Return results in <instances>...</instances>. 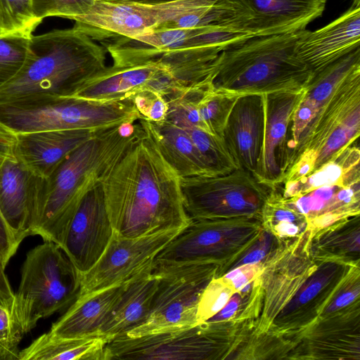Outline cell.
Returning <instances> with one entry per match:
<instances>
[{
  "label": "cell",
  "instance_id": "3957f363",
  "mask_svg": "<svg viewBox=\"0 0 360 360\" xmlns=\"http://www.w3.org/2000/svg\"><path fill=\"white\" fill-rule=\"evenodd\" d=\"M107 51L73 26L32 36L30 52L20 73L0 87V103L25 98L72 97L102 72Z\"/></svg>",
  "mask_w": 360,
  "mask_h": 360
},
{
  "label": "cell",
  "instance_id": "b9f144b4",
  "mask_svg": "<svg viewBox=\"0 0 360 360\" xmlns=\"http://www.w3.org/2000/svg\"><path fill=\"white\" fill-rule=\"evenodd\" d=\"M359 286L345 290L342 292L340 293L337 298L327 307L326 312L330 313L347 306L359 296Z\"/></svg>",
  "mask_w": 360,
  "mask_h": 360
},
{
  "label": "cell",
  "instance_id": "7a4b0ae2",
  "mask_svg": "<svg viewBox=\"0 0 360 360\" xmlns=\"http://www.w3.org/2000/svg\"><path fill=\"white\" fill-rule=\"evenodd\" d=\"M137 134L136 122L98 129L75 149L39 188L32 235L62 245L74 212L85 193L101 181L122 156Z\"/></svg>",
  "mask_w": 360,
  "mask_h": 360
},
{
  "label": "cell",
  "instance_id": "c3c4849f",
  "mask_svg": "<svg viewBox=\"0 0 360 360\" xmlns=\"http://www.w3.org/2000/svg\"><path fill=\"white\" fill-rule=\"evenodd\" d=\"M352 5L354 6H360V0H353Z\"/></svg>",
  "mask_w": 360,
  "mask_h": 360
},
{
  "label": "cell",
  "instance_id": "30bf717a",
  "mask_svg": "<svg viewBox=\"0 0 360 360\" xmlns=\"http://www.w3.org/2000/svg\"><path fill=\"white\" fill-rule=\"evenodd\" d=\"M327 0H217L216 25L248 38L306 29L321 16Z\"/></svg>",
  "mask_w": 360,
  "mask_h": 360
},
{
  "label": "cell",
  "instance_id": "d6986e66",
  "mask_svg": "<svg viewBox=\"0 0 360 360\" xmlns=\"http://www.w3.org/2000/svg\"><path fill=\"white\" fill-rule=\"evenodd\" d=\"M360 47V6L353 5L339 18L316 30L306 29L297 54L313 75Z\"/></svg>",
  "mask_w": 360,
  "mask_h": 360
},
{
  "label": "cell",
  "instance_id": "9a60e30c",
  "mask_svg": "<svg viewBox=\"0 0 360 360\" xmlns=\"http://www.w3.org/2000/svg\"><path fill=\"white\" fill-rule=\"evenodd\" d=\"M181 231L127 238L114 232L102 256L81 275L79 295L123 283L152 264L156 255Z\"/></svg>",
  "mask_w": 360,
  "mask_h": 360
},
{
  "label": "cell",
  "instance_id": "ab89813d",
  "mask_svg": "<svg viewBox=\"0 0 360 360\" xmlns=\"http://www.w3.org/2000/svg\"><path fill=\"white\" fill-rule=\"evenodd\" d=\"M17 135L0 122V166L9 157L15 155Z\"/></svg>",
  "mask_w": 360,
  "mask_h": 360
},
{
  "label": "cell",
  "instance_id": "f546056e",
  "mask_svg": "<svg viewBox=\"0 0 360 360\" xmlns=\"http://www.w3.org/2000/svg\"><path fill=\"white\" fill-rule=\"evenodd\" d=\"M180 127L186 131L215 174H226L238 168L223 140L193 126Z\"/></svg>",
  "mask_w": 360,
  "mask_h": 360
},
{
  "label": "cell",
  "instance_id": "ac0fdd59",
  "mask_svg": "<svg viewBox=\"0 0 360 360\" xmlns=\"http://www.w3.org/2000/svg\"><path fill=\"white\" fill-rule=\"evenodd\" d=\"M41 179L15 155L8 158L0 166V213L19 245L31 236Z\"/></svg>",
  "mask_w": 360,
  "mask_h": 360
},
{
  "label": "cell",
  "instance_id": "44dd1931",
  "mask_svg": "<svg viewBox=\"0 0 360 360\" xmlns=\"http://www.w3.org/2000/svg\"><path fill=\"white\" fill-rule=\"evenodd\" d=\"M98 129L42 131L17 134L14 154L32 173L47 178Z\"/></svg>",
  "mask_w": 360,
  "mask_h": 360
},
{
  "label": "cell",
  "instance_id": "484cf974",
  "mask_svg": "<svg viewBox=\"0 0 360 360\" xmlns=\"http://www.w3.org/2000/svg\"><path fill=\"white\" fill-rule=\"evenodd\" d=\"M360 175L347 181L325 185L294 198L286 199L288 204L306 219L313 220L324 215L344 218L359 211Z\"/></svg>",
  "mask_w": 360,
  "mask_h": 360
},
{
  "label": "cell",
  "instance_id": "ba28073f",
  "mask_svg": "<svg viewBox=\"0 0 360 360\" xmlns=\"http://www.w3.org/2000/svg\"><path fill=\"white\" fill-rule=\"evenodd\" d=\"M153 270L158 283L150 314L143 323L123 335L136 338L198 324V304L206 285L216 275L217 264H153Z\"/></svg>",
  "mask_w": 360,
  "mask_h": 360
},
{
  "label": "cell",
  "instance_id": "7dc6e473",
  "mask_svg": "<svg viewBox=\"0 0 360 360\" xmlns=\"http://www.w3.org/2000/svg\"><path fill=\"white\" fill-rule=\"evenodd\" d=\"M0 304L6 307L9 311L8 305L7 304L6 301L4 300V298L1 295H0Z\"/></svg>",
  "mask_w": 360,
  "mask_h": 360
},
{
  "label": "cell",
  "instance_id": "52a82bcc",
  "mask_svg": "<svg viewBox=\"0 0 360 360\" xmlns=\"http://www.w3.org/2000/svg\"><path fill=\"white\" fill-rule=\"evenodd\" d=\"M359 134L360 69H357L318 110L290 153L286 172L295 164L310 174L355 143Z\"/></svg>",
  "mask_w": 360,
  "mask_h": 360
},
{
  "label": "cell",
  "instance_id": "f35d334b",
  "mask_svg": "<svg viewBox=\"0 0 360 360\" xmlns=\"http://www.w3.org/2000/svg\"><path fill=\"white\" fill-rule=\"evenodd\" d=\"M22 338L13 327L8 309L0 304V342L18 346Z\"/></svg>",
  "mask_w": 360,
  "mask_h": 360
},
{
  "label": "cell",
  "instance_id": "ee69618b",
  "mask_svg": "<svg viewBox=\"0 0 360 360\" xmlns=\"http://www.w3.org/2000/svg\"><path fill=\"white\" fill-rule=\"evenodd\" d=\"M300 224L288 222V221H280L272 225L274 226L276 231L281 236H295L300 231Z\"/></svg>",
  "mask_w": 360,
  "mask_h": 360
},
{
  "label": "cell",
  "instance_id": "d6a6232c",
  "mask_svg": "<svg viewBox=\"0 0 360 360\" xmlns=\"http://www.w3.org/2000/svg\"><path fill=\"white\" fill-rule=\"evenodd\" d=\"M35 16L43 20L58 16L70 20L89 13L96 0H32Z\"/></svg>",
  "mask_w": 360,
  "mask_h": 360
},
{
  "label": "cell",
  "instance_id": "603a6c76",
  "mask_svg": "<svg viewBox=\"0 0 360 360\" xmlns=\"http://www.w3.org/2000/svg\"><path fill=\"white\" fill-rule=\"evenodd\" d=\"M126 283L78 295L66 311L52 324L49 333L60 338L98 335Z\"/></svg>",
  "mask_w": 360,
  "mask_h": 360
},
{
  "label": "cell",
  "instance_id": "d4e9b609",
  "mask_svg": "<svg viewBox=\"0 0 360 360\" xmlns=\"http://www.w3.org/2000/svg\"><path fill=\"white\" fill-rule=\"evenodd\" d=\"M146 122L162 155L181 178L215 174L184 129L165 120Z\"/></svg>",
  "mask_w": 360,
  "mask_h": 360
},
{
  "label": "cell",
  "instance_id": "e575fe53",
  "mask_svg": "<svg viewBox=\"0 0 360 360\" xmlns=\"http://www.w3.org/2000/svg\"><path fill=\"white\" fill-rule=\"evenodd\" d=\"M335 271V266L333 265L318 270L314 275L309 278L308 281L305 282L294 298L289 302L285 309V313L292 312L316 296L332 278Z\"/></svg>",
  "mask_w": 360,
  "mask_h": 360
},
{
  "label": "cell",
  "instance_id": "cb8c5ba5",
  "mask_svg": "<svg viewBox=\"0 0 360 360\" xmlns=\"http://www.w3.org/2000/svg\"><path fill=\"white\" fill-rule=\"evenodd\" d=\"M158 58L129 65L106 67L87 80L72 97L96 101H120L143 90L160 68Z\"/></svg>",
  "mask_w": 360,
  "mask_h": 360
},
{
  "label": "cell",
  "instance_id": "5b68a950",
  "mask_svg": "<svg viewBox=\"0 0 360 360\" xmlns=\"http://www.w3.org/2000/svg\"><path fill=\"white\" fill-rule=\"evenodd\" d=\"M80 288L81 274L60 246L45 240L33 248L26 255L9 309L14 330L23 337L40 319L68 308Z\"/></svg>",
  "mask_w": 360,
  "mask_h": 360
},
{
  "label": "cell",
  "instance_id": "83f0119b",
  "mask_svg": "<svg viewBox=\"0 0 360 360\" xmlns=\"http://www.w3.org/2000/svg\"><path fill=\"white\" fill-rule=\"evenodd\" d=\"M360 151L354 143L300 180L285 182L282 195L288 199L325 185L338 184L359 174Z\"/></svg>",
  "mask_w": 360,
  "mask_h": 360
},
{
  "label": "cell",
  "instance_id": "e0dca14e",
  "mask_svg": "<svg viewBox=\"0 0 360 360\" xmlns=\"http://www.w3.org/2000/svg\"><path fill=\"white\" fill-rule=\"evenodd\" d=\"M305 88L262 95L264 130L261 155L255 178L269 188L279 186L289 158L288 141L293 113Z\"/></svg>",
  "mask_w": 360,
  "mask_h": 360
},
{
  "label": "cell",
  "instance_id": "6da1fadb",
  "mask_svg": "<svg viewBox=\"0 0 360 360\" xmlns=\"http://www.w3.org/2000/svg\"><path fill=\"white\" fill-rule=\"evenodd\" d=\"M135 139L101 180L114 232L141 237L181 231L191 221L181 177L162 155L142 117Z\"/></svg>",
  "mask_w": 360,
  "mask_h": 360
},
{
  "label": "cell",
  "instance_id": "9c48e42d",
  "mask_svg": "<svg viewBox=\"0 0 360 360\" xmlns=\"http://www.w3.org/2000/svg\"><path fill=\"white\" fill-rule=\"evenodd\" d=\"M185 210L191 220L261 215L270 188L250 172L181 178Z\"/></svg>",
  "mask_w": 360,
  "mask_h": 360
},
{
  "label": "cell",
  "instance_id": "8d00e7d4",
  "mask_svg": "<svg viewBox=\"0 0 360 360\" xmlns=\"http://www.w3.org/2000/svg\"><path fill=\"white\" fill-rule=\"evenodd\" d=\"M19 245L0 213V264L3 269H6Z\"/></svg>",
  "mask_w": 360,
  "mask_h": 360
},
{
  "label": "cell",
  "instance_id": "bcb514c9",
  "mask_svg": "<svg viewBox=\"0 0 360 360\" xmlns=\"http://www.w3.org/2000/svg\"><path fill=\"white\" fill-rule=\"evenodd\" d=\"M115 2L132 3L144 5H156L169 2H173L179 0H105Z\"/></svg>",
  "mask_w": 360,
  "mask_h": 360
},
{
  "label": "cell",
  "instance_id": "4316f807",
  "mask_svg": "<svg viewBox=\"0 0 360 360\" xmlns=\"http://www.w3.org/2000/svg\"><path fill=\"white\" fill-rule=\"evenodd\" d=\"M108 340L100 335L60 338L46 333L19 352L20 360H105Z\"/></svg>",
  "mask_w": 360,
  "mask_h": 360
},
{
  "label": "cell",
  "instance_id": "8fae6325",
  "mask_svg": "<svg viewBox=\"0 0 360 360\" xmlns=\"http://www.w3.org/2000/svg\"><path fill=\"white\" fill-rule=\"evenodd\" d=\"M216 1L179 0L144 5L96 0L89 13L73 20L74 26L95 41L102 43L155 30L169 20Z\"/></svg>",
  "mask_w": 360,
  "mask_h": 360
},
{
  "label": "cell",
  "instance_id": "4fadbf2b",
  "mask_svg": "<svg viewBox=\"0 0 360 360\" xmlns=\"http://www.w3.org/2000/svg\"><path fill=\"white\" fill-rule=\"evenodd\" d=\"M251 217L191 220L154 259L155 265L217 264L248 236L255 234Z\"/></svg>",
  "mask_w": 360,
  "mask_h": 360
},
{
  "label": "cell",
  "instance_id": "f1b7e54d",
  "mask_svg": "<svg viewBox=\"0 0 360 360\" xmlns=\"http://www.w3.org/2000/svg\"><path fill=\"white\" fill-rule=\"evenodd\" d=\"M41 21L34 13L32 0H0V37L30 38Z\"/></svg>",
  "mask_w": 360,
  "mask_h": 360
},
{
  "label": "cell",
  "instance_id": "4dcf8cb0",
  "mask_svg": "<svg viewBox=\"0 0 360 360\" xmlns=\"http://www.w3.org/2000/svg\"><path fill=\"white\" fill-rule=\"evenodd\" d=\"M31 37H0V87L13 79L27 63Z\"/></svg>",
  "mask_w": 360,
  "mask_h": 360
},
{
  "label": "cell",
  "instance_id": "60d3db41",
  "mask_svg": "<svg viewBox=\"0 0 360 360\" xmlns=\"http://www.w3.org/2000/svg\"><path fill=\"white\" fill-rule=\"evenodd\" d=\"M240 297L238 294H234L231 297L225 306L216 314L207 320L205 323L219 324L232 317L238 309Z\"/></svg>",
  "mask_w": 360,
  "mask_h": 360
},
{
  "label": "cell",
  "instance_id": "d590c367",
  "mask_svg": "<svg viewBox=\"0 0 360 360\" xmlns=\"http://www.w3.org/2000/svg\"><path fill=\"white\" fill-rule=\"evenodd\" d=\"M271 244V235L267 232H264L259 238V240L248 250L246 254L232 265L231 269L242 265L259 263L270 250Z\"/></svg>",
  "mask_w": 360,
  "mask_h": 360
},
{
  "label": "cell",
  "instance_id": "1f68e13d",
  "mask_svg": "<svg viewBox=\"0 0 360 360\" xmlns=\"http://www.w3.org/2000/svg\"><path fill=\"white\" fill-rule=\"evenodd\" d=\"M233 290L222 278L214 277L204 289L197 308L198 323H203L219 312L232 296Z\"/></svg>",
  "mask_w": 360,
  "mask_h": 360
},
{
  "label": "cell",
  "instance_id": "8992f818",
  "mask_svg": "<svg viewBox=\"0 0 360 360\" xmlns=\"http://www.w3.org/2000/svg\"><path fill=\"white\" fill-rule=\"evenodd\" d=\"M143 117L133 100L96 101L77 97L25 98L0 103V122L15 134L100 129Z\"/></svg>",
  "mask_w": 360,
  "mask_h": 360
},
{
  "label": "cell",
  "instance_id": "277c9868",
  "mask_svg": "<svg viewBox=\"0 0 360 360\" xmlns=\"http://www.w3.org/2000/svg\"><path fill=\"white\" fill-rule=\"evenodd\" d=\"M305 30L251 37L224 49L214 87L236 96L304 89L313 76L296 51Z\"/></svg>",
  "mask_w": 360,
  "mask_h": 360
},
{
  "label": "cell",
  "instance_id": "7bdbcfd3",
  "mask_svg": "<svg viewBox=\"0 0 360 360\" xmlns=\"http://www.w3.org/2000/svg\"><path fill=\"white\" fill-rule=\"evenodd\" d=\"M13 291L8 281V277L0 264V295L6 301L10 309L13 298Z\"/></svg>",
  "mask_w": 360,
  "mask_h": 360
},
{
  "label": "cell",
  "instance_id": "74e56055",
  "mask_svg": "<svg viewBox=\"0 0 360 360\" xmlns=\"http://www.w3.org/2000/svg\"><path fill=\"white\" fill-rule=\"evenodd\" d=\"M258 271L259 263L242 265L231 269L222 279L226 282L229 281L235 290H239L245 284L252 281Z\"/></svg>",
  "mask_w": 360,
  "mask_h": 360
},
{
  "label": "cell",
  "instance_id": "5bb4252c",
  "mask_svg": "<svg viewBox=\"0 0 360 360\" xmlns=\"http://www.w3.org/2000/svg\"><path fill=\"white\" fill-rule=\"evenodd\" d=\"M245 39L244 36L226 32L216 25H208L156 30L101 44L110 54L113 65L129 66L146 63L170 51L209 45L225 49Z\"/></svg>",
  "mask_w": 360,
  "mask_h": 360
},
{
  "label": "cell",
  "instance_id": "836d02e7",
  "mask_svg": "<svg viewBox=\"0 0 360 360\" xmlns=\"http://www.w3.org/2000/svg\"><path fill=\"white\" fill-rule=\"evenodd\" d=\"M131 98L143 118L154 122L165 120L168 105L161 95L144 89L134 94Z\"/></svg>",
  "mask_w": 360,
  "mask_h": 360
},
{
  "label": "cell",
  "instance_id": "f6af8a7d",
  "mask_svg": "<svg viewBox=\"0 0 360 360\" xmlns=\"http://www.w3.org/2000/svg\"><path fill=\"white\" fill-rule=\"evenodd\" d=\"M18 346L0 342V360L18 359Z\"/></svg>",
  "mask_w": 360,
  "mask_h": 360
},
{
  "label": "cell",
  "instance_id": "7c38bea8",
  "mask_svg": "<svg viewBox=\"0 0 360 360\" xmlns=\"http://www.w3.org/2000/svg\"><path fill=\"white\" fill-rule=\"evenodd\" d=\"M217 325L203 323L139 337H117L106 344L105 360L210 359L219 352Z\"/></svg>",
  "mask_w": 360,
  "mask_h": 360
},
{
  "label": "cell",
  "instance_id": "2e32d148",
  "mask_svg": "<svg viewBox=\"0 0 360 360\" xmlns=\"http://www.w3.org/2000/svg\"><path fill=\"white\" fill-rule=\"evenodd\" d=\"M113 234L100 181L80 200L66 229L61 248L82 275L100 259Z\"/></svg>",
  "mask_w": 360,
  "mask_h": 360
},
{
  "label": "cell",
  "instance_id": "7402d4cb",
  "mask_svg": "<svg viewBox=\"0 0 360 360\" xmlns=\"http://www.w3.org/2000/svg\"><path fill=\"white\" fill-rule=\"evenodd\" d=\"M158 283L153 263L128 280L98 335L110 342L143 323L150 314Z\"/></svg>",
  "mask_w": 360,
  "mask_h": 360
},
{
  "label": "cell",
  "instance_id": "ffe728a7",
  "mask_svg": "<svg viewBox=\"0 0 360 360\" xmlns=\"http://www.w3.org/2000/svg\"><path fill=\"white\" fill-rule=\"evenodd\" d=\"M264 106L262 96H239L228 117L223 132V141L238 168L244 169L255 177L261 155Z\"/></svg>",
  "mask_w": 360,
  "mask_h": 360
}]
</instances>
